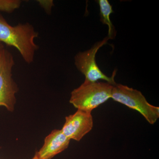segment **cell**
Returning a JSON list of instances; mask_svg holds the SVG:
<instances>
[{"mask_svg": "<svg viewBox=\"0 0 159 159\" xmlns=\"http://www.w3.org/2000/svg\"><path fill=\"white\" fill-rule=\"evenodd\" d=\"M40 4L42 6L43 8L45 10L46 12H50L52 6H53V1H39Z\"/></svg>", "mask_w": 159, "mask_h": 159, "instance_id": "10", "label": "cell"}, {"mask_svg": "<svg viewBox=\"0 0 159 159\" xmlns=\"http://www.w3.org/2000/svg\"><path fill=\"white\" fill-rule=\"evenodd\" d=\"M4 48V46L2 44V43H0V52H1V51H2Z\"/></svg>", "mask_w": 159, "mask_h": 159, "instance_id": "11", "label": "cell"}, {"mask_svg": "<svg viewBox=\"0 0 159 159\" xmlns=\"http://www.w3.org/2000/svg\"><path fill=\"white\" fill-rule=\"evenodd\" d=\"M70 141L61 129H54L46 137L43 145L35 153L39 159H51L66 149Z\"/></svg>", "mask_w": 159, "mask_h": 159, "instance_id": "7", "label": "cell"}, {"mask_svg": "<svg viewBox=\"0 0 159 159\" xmlns=\"http://www.w3.org/2000/svg\"><path fill=\"white\" fill-rule=\"evenodd\" d=\"M38 32L29 23L12 26L0 15V43L17 49L27 63L33 62L35 52L39 47L34 43Z\"/></svg>", "mask_w": 159, "mask_h": 159, "instance_id": "1", "label": "cell"}, {"mask_svg": "<svg viewBox=\"0 0 159 159\" xmlns=\"http://www.w3.org/2000/svg\"><path fill=\"white\" fill-rule=\"evenodd\" d=\"M98 3L100 9V21L102 24L108 26L107 37L109 39H112L116 35V29L110 18L111 14L114 12L112 7L107 0H99Z\"/></svg>", "mask_w": 159, "mask_h": 159, "instance_id": "8", "label": "cell"}, {"mask_svg": "<svg viewBox=\"0 0 159 159\" xmlns=\"http://www.w3.org/2000/svg\"><path fill=\"white\" fill-rule=\"evenodd\" d=\"M113 85L107 82L84 80L71 92L70 102L77 110L91 113L111 98Z\"/></svg>", "mask_w": 159, "mask_h": 159, "instance_id": "2", "label": "cell"}, {"mask_svg": "<svg viewBox=\"0 0 159 159\" xmlns=\"http://www.w3.org/2000/svg\"><path fill=\"white\" fill-rule=\"evenodd\" d=\"M21 3L18 0H0V11L10 13L18 9Z\"/></svg>", "mask_w": 159, "mask_h": 159, "instance_id": "9", "label": "cell"}, {"mask_svg": "<svg viewBox=\"0 0 159 159\" xmlns=\"http://www.w3.org/2000/svg\"><path fill=\"white\" fill-rule=\"evenodd\" d=\"M112 99L140 113L147 122L154 124L159 118V107L148 103L140 91L120 84L113 85Z\"/></svg>", "mask_w": 159, "mask_h": 159, "instance_id": "3", "label": "cell"}, {"mask_svg": "<svg viewBox=\"0 0 159 159\" xmlns=\"http://www.w3.org/2000/svg\"><path fill=\"white\" fill-rule=\"evenodd\" d=\"M14 58L10 52L3 48L0 52V106L8 111H14L16 102V94L18 91L17 84L12 78Z\"/></svg>", "mask_w": 159, "mask_h": 159, "instance_id": "4", "label": "cell"}, {"mask_svg": "<svg viewBox=\"0 0 159 159\" xmlns=\"http://www.w3.org/2000/svg\"><path fill=\"white\" fill-rule=\"evenodd\" d=\"M109 39L107 36L101 41L95 44L89 50L79 52L75 56V66L77 70L85 76V80L95 82H97L99 80H102L112 85L116 84L115 81L116 71H114L111 77H109L101 71L96 62V56L97 51L107 43Z\"/></svg>", "mask_w": 159, "mask_h": 159, "instance_id": "5", "label": "cell"}, {"mask_svg": "<svg viewBox=\"0 0 159 159\" xmlns=\"http://www.w3.org/2000/svg\"><path fill=\"white\" fill-rule=\"evenodd\" d=\"M31 159H39V158L37 156V154L35 153V154H34V156Z\"/></svg>", "mask_w": 159, "mask_h": 159, "instance_id": "12", "label": "cell"}, {"mask_svg": "<svg viewBox=\"0 0 159 159\" xmlns=\"http://www.w3.org/2000/svg\"><path fill=\"white\" fill-rule=\"evenodd\" d=\"M93 126L91 113L77 110L73 115L66 117V121L61 130L70 139L80 141L89 132Z\"/></svg>", "mask_w": 159, "mask_h": 159, "instance_id": "6", "label": "cell"}]
</instances>
